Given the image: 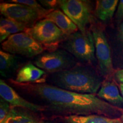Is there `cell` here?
Wrapping results in <instances>:
<instances>
[{
    "instance_id": "cell-1",
    "label": "cell",
    "mask_w": 123,
    "mask_h": 123,
    "mask_svg": "<svg viewBox=\"0 0 123 123\" xmlns=\"http://www.w3.org/2000/svg\"><path fill=\"white\" fill-rule=\"evenodd\" d=\"M13 88L24 98L44 107L45 111L61 117L98 115L120 118L123 109L109 104L96 95L64 90L48 83H19L9 80Z\"/></svg>"
},
{
    "instance_id": "cell-2",
    "label": "cell",
    "mask_w": 123,
    "mask_h": 123,
    "mask_svg": "<svg viewBox=\"0 0 123 123\" xmlns=\"http://www.w3.org/2000/svg\"><path fill=\"white\" fill-rule=\"evenodd\" d=\"M48 84L82 94L97 95L103 81L93 66L80 63L68 70L49 74Z\"/></svg>"
},
{
    "instance_id": "cell-3",
    "label": "cell",
    "mask_w": 123,
    "mask_h": 123,
    "mask_svg": "<svg viewBox=\"0 0 123 123\" xmlns=\"http://www.w3.org/2000/svg\"><path fill=\"white\" fill-rule=\"evenodd\" d=\"M59 46L74 56L80 63L93 66L98 62L94 40L90 30L86 34L79 30L71 34Z\"/></svg>"
},
{
    "instance_id": "cell-4",
    "label": "cell",
    "mask_w": 123,
    "mask_h": 123,
    "mask_svg": "<svg viewBox=\"0 0 123 123\" xmlns=\"http://www.w3.org/2000/svg\"><path fill=\"white\" fill-rule=\"evenodd\" d=\"M33 61L48 74L68 70L80 64L74 56L62 48L43 52L34 58Z\"/></svg>"
},
{
    "instance_id": "cell-5",
    "label": "cell",
    "mask_w": 123,
    "mask_h": 123,
    "mask_svg": "<svg viewBox=\"0 0 123 123\" xmlns=\"http://www.w3.org/2000/svg\"><path fill=\"white\" fill-rule=\"evenodd\" d=\"M2 50L26 58H35L44 52L43 46L25 32L10 35L2 43Z\"/></svg>"
},
{
    "instance_id": "cell-6",
    "label": "cell",
    "mask_w": 123,
    "mask_h": 123,
    "mask_svg": "<svg viewBox=\"0 0 123 123\" xmlns=\"http://www.w3.org/2000/svg\"><path fill=\"white\" fill-rule=\"evenodd\" d=\"M90 30L94 40L96 57L101 76L104 78L114 76L115 73L112 63L111 51L102 27L92 25Z\"/></svg>"
},
{
    "instance_id": "cell-7",
    "label": "cell",
    "mask_w": 123,
    "mask_h": 123,
    "mask_svg": "<svg viewBox=\"0 0 123 123\" xmlns=\"http://www.w3.org/2000/svg\"><path fill=\"white\" fill-rule=\"evenodd\" d=\"M59 8L78 27L79 31L86 34L87 27L91 24L93 17L90 2L83 0H59Z\"/></svg>"
},
{
    "instance_id": "cell-8",
    "label": "cell",
    "mask_w": 123,
    "mask_h": 123,
    "mask_svg": "<svg viewBox=\"0 0 123 123\" xmlns=\"http://www.w3.org/2000/svg\"><path fill=\"white\" fill-rule=\"evenodd\" d=\"M24 32L43 47L60 44L68 37L54 23L46 18L38 21L33 27L26 29Z\"/></svg>"
},
{
    "instance_id": "cell-9",
    "label": "cell",
    "mask_w": 123,
    "mask_h": 123,
    "mask_svg": "<svg viewBox=\"0 0 123 123\" xmlns=\"http://www.w3.org/2000/svg\"><path fill=\"white\" fill-rule=\"evenodd\" d=\"M0 12L4 17L33 27L42 17L39 13L25 5L14 2H2L0 4Z\"/></svg>"
},
{
    "instance_id": "cell-10",
    "label": "cell",
    "mask_w": 123,
    "mask_h": 123,
    "mask_svg": "<svg viewBox=\"0 0 123 123\" xmlns=\"http://www.w3.org/2000/svg\"><path fill=\"white\" fill-rule=\"evenodd\" d=\"M0 96L10 104L11 107L24 108L34 113L45 111L43 107L31 103L21 96L15 89L2 79L0 80Z\"/></svg>"
},
{
    "instance_id": "cell-11",
    "label": "cell",
    "mask_w": 123,
    "mask_h": 123,
    "mask_svg": "<svg viewBox=\"0 0 123 123\" xmlns=\"http://www.w3.org/2000/svg\"><path fill=\"white\" fill-rule=\"evenodd\" d=\"M96 95L109 104L123 109V97L113 76L105 78Z\"/></svg>"
},
{
    "instance_id": "cell-12",
    "label": "cell",
    "mask_w": 123,
    "mask_h": 123,
    "mask_svg": "<svg viewBox=\"0 0 123 123\" xmlns=\"http://www.w3.org/2000/svg\"><path fill=\"white\" fill-rule=\"evenodd\" d=\"M49 74L36 66L33 62H28L18 70L14 79L19 83H45Z\"/></svg>"
},
{
    "instance_id": "cell-13",
    "label": "cell",
    "mask_w": 123,
    "mask_h": 123,
    "mask_svg": "<svg viewBox=\"0 0 123 123\" xmlns=\"http://www.w3.org/2000/svg\"><path fill=\"white\" fill-rule=\"evenodd\" d=\"M56 25L67 36L78 31V27L71 19L59 9H55L45 17Z\"/></svg>"
},
{
    "instance_id": "cell-14",
    "label": "cell",
    "mask_w": 123,
    "mask_h": 123,
    "mask_svg": "<svg viewBox=\"0 0 123 123\" xmlns=\"http://www.w3.org/2000/svg\"><path fill=\"white\" fill-rule=\"evenodd\" d=\"M20 66L19 59L16 55L0 50V73L4 78L11 76Z\"/></svg>"
},
{
    "instance_id": "cell-15",
    "label": "cell",
    "mask_w": 123,
    "mask_h": 123,
    "mask_svg": "<svg viewBox=\"0 0 123 123\" xmlns=\"http://www.w3.org/2000/svg\"><path fill=\"white\" fill-rule=\"evenodd\" d=\"M63 123H123L120 118H111L98 115L87 116H68L61 117Z\"/></svg>"
},
{
    "instance_id": "cell-16",
    "label": "cell",
    "mask_w": 123,
    "mask_h": 123,
    "mask_svg": "<svg viewBox=\"0 0 123 123\" xmlns=\"http://www.w3.org/2000/svg\"><path fill=\"white\" fill-rule=\"evenodd\" d=\"M27 28L25 24L2 17L0 19V42H4L10 35L24 32Z\"/></svg>"
},
{
    "instance_id": "cell-17",
    "label": "cell",
    "mask_w": 123,
    "mask_h": 123,
    "mask_svg": "<svg viewBox=\"0 0 123 123\" xmlns=\"http://www.w3.org/2000/svg\"><path fill=\"white\" fill-rule=\"evenodd\" d=\"M118 0H98L95 9V15L103 22H107L115 14Z\"/></svg>"
},
{
    "instance_id": "cell-18",
    "label": "cell",
    "mask_w": 123,
    "mask_h": 123,
    "mask_svg": "<svg viewBox=\"0 0 123 123\" xmlns=\"http://www.w3.org/2000/svg\"><path fill=\"white\" fill-rule=\"evenodd\" d=\"M34 113L24 108L12 107L3 123H37L40 121Z\"/></svg>"
},
{
    "instance_id": "cell-19",
    "label": "cell",
    "mask_w": 123,
    "mask_h": 123,
    "mask_svg": "<svg viewBox=\"0 0 123 123\" xmlns=\"http://www.w3.org/2000/svg\"><path fill=\"white\" fill-rule=\"evenodd\" d=\"M9 2L17 3V4L26 5L27 6L34 9L35 11L37 12L38 13H39L42 18H45V17L49 13H50L51 12L54 10L45 9L37 1H34V0H12V1H9Z\"/></svg>"
},
{
    "instance_id": "cell-20",
    "label": "cell",
    "mask_w": 123,
    "mask_h": 123,
    "mask_svg": "<svg viewBox=\"0 0 123 123\" xmlns=\"http://www.w3.org/2000/svg\"><path fill=\"white\" fill-rule=\"evenodd\" d=\"M11 108V105L7 101L2 98L0 99V123H3L5 121Z\"/></svg>"
},
{
    "instance_id": "cell-21",
    "label": "cell",
    "mask_w": 123,
    "mask_h": 123,
    "mask_svg": "<svg viewBox=\"0 0 123 123\" xmlns=\"http://www.w3.org/2000/svg\"><path fill=\"white\" fill-rule=\"evenodd\" d=\"M39 3L43 7L49 10H55L59 7L58 1L56 0H39Z\"/></svg>"
},
{
    "instance_id": "cell-22",
    "label": "cell",
    "mask_w": 123,
    "mask_h": 123,
    "mask_svg": "<svg viewBox=\"0 0 123 123\" xmlns=\"http://www.w3.org/2000/svg\"><path fill=\"white\" fill-rule=\"evenodd\" d=\"M115 17L118 21L123 19V0L120 1L118 5L117 9L115 14Z\"/></svg>"
},
{
    "instance_id": "cell-23",
    "label": "cell",
    "mask_w": 123,
    "mask_h": 123,
    "mask_svg": "<svg viewBox=\"0 0 123 123\" xmlns=\"http://www.w3.org/2000/svg\"><path fill=\"white\" fill-rule=\"evenodd\" d=\"M114 78L115 80L120 82V83L123 84V68L120 69V70L115 71L114 74Z\"/></svg>"
},
{
    "instance_id": "cell-24",
    "label": "cell",
    "mask_w": 123,
    "mask_h": 123,
    "mask_svg": "<svg viewBox=\"0 0 123 123\" xmlns=\"http://www.w3.org/2000/svg\"><path fill=\"white\" fill-rule=\"evenodd\" d=\"M119 87L120 89V91L121 92V94L123 97V83H120L119 85Z\"/></svg>"
},
{
    "instance_id": "cell-25",
    "label": "cell",
    "mask_w": 123,
    "mask_h": 123,
    "mask_svg": "<svg viewBox=\"0 0 123 123\" xmlns=\"http://www.w3.org/2000/svg\"><path fill=\"white\" fill-rule=\"evenodd\" d=\"M119 38L123 45V33H119Z\"/></svg>"
},
{
    "instance_id": "cell-26",
    "label": "cell",
    "mask_w": 123,
    "mask_h": 123,
    "mask_svg": "<svg viewBox=\"0 0 123 123\" xmlns=\"http://www.w3.org/2000/svg\"><path fill=\"white\" fill-rule=\"evenodd\" d=\"M119 33H123V22L121 24L119 27Z\"/></svg>"
},
{
    "instance_id": "cell-27",
    "label": "cell",
    "mask_w": 123,
    "mask_h": 123,
    "mask_svg": "<svg viewBox=\"0 0 123 123\" xmlns=\"http://www.w3.org/2000/svg\"><path fill=\"white\" fill-rule=\"evenodd\" d=\"M120 119H121V120L122 121V122L123 123V113L122 114V115H121V116L120 117Z\"/></svg>"
},
{
    "instance_id": "cell-28",
    "label": "cell",
    "mask_w": 123,
    "mask_h": 123,
    "mask_svg": "<svg viewBox=\"0 0 123 123\" xmlns=\"http://www.w3.org/2000/svg\"><path fill=\"white\" fill-rule=\"evenodd\" d=\"M37 123H43V122H41V121H39V122H38Z\"/></svg>"
}]
</instances>
